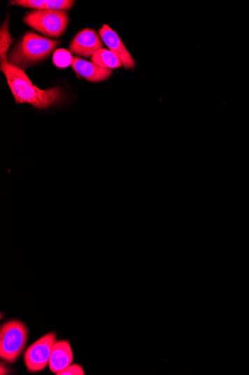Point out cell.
<instances>
[{
  "label": "cell",
  "mask_w": 249,
  "mask_h": 375,
  "mask_svg": "<svg viewBox=\"0 0 249 375\" xmlns=\"http://www.w3.org/2000/svg\"><path fill=\"white\" fill-rule=\"evenodd\" d=\"M92 62L107 69H116L122 67V64L115 54L109 50L100 49L92 57Z\"/></svg>",
  "instance_id": "30bf717a"
},
{
  "label": "cell",
  "mask_w": 249,
  "mask_h": 375,
  "mask_svg": "<svg viewBox=\"0 0 249 375\" xmlns=\"http://www.w3.org/2000/svg\"><path fill=\"white\" fill-rule=\"evenodd\" d=\"M71 66L76 74L90 82L104 81L112 74L111 70L101 68L94 62H90L78 57L73 58Z\"/></svg>",
  "instance_id": "9c48e42d"
},
{
  "label": "cell",
  "mask_w": 249,
  "mask_h": 375,
  "mask_svg": "<svg viewBox=\"0 0 249 375\" xmlns=\"http://www.w3.org/2000/svg\"><path fill=\"white\" fill-rule=\"evenodd\" d=\"M10 4L33 8L35 11L46 9V0H16V1H11Z\"/></svg>",
  "instance_id": "4fadbf2b"
},
{
  "label": "cell",
  "mask_w": 249,
  "mask_h": 375,
  "mask_svg": "<svg viewBox=\"0 0 249 375\" xmlns=\"http://www.w3.org/2000/svg\"><path fill=\"white\" fill-rule=\"evenodd\" d=\"M85 372L82 366L79 364H71L62 371H59L57 375H85Z\"/></svg>",
  "instance_id": "5bb4252c"
},
{
  "label": "cell",
  "mask_w": 249,
  "mask_h": 375,
  "mask_svg": "<svg viewBox=\"0 0 249 375\" xmlns=\"http://www.w3.org/2000/svg\"><path fill=\"white\" fill-rule=\"evenodd\" d=\"M99 35L109 50L116 55L124 68L127 69H134L135 62L131 53L115 30L105 25L99 29Z\"/></svg>",
  "instance_id": "52a82bcc"
},
{
  "label": "cell",
  "mask_w": 249,
  "mask_h": 375,
  "mask_svg": "<svg viewBox=\"0 0 249 375\" xmlns=\"http://www.w3.org/2000/svg\"><path fill=\"white\" fill-rule=\"evenodd\" d=\"M57 341V335L48 333L31 345L25 352L24 362L28 371L36 373L49 366L52 348Z\"/></svg>",
  "instance_id": "5b68a950"
},
{
  "label": "cell",
  "mask_w": 249,
  "mask_h": 375,
  "mask_svg": "<svg viewBox=\"0 0 249 375\" xmlns=\"http://www.w3.org/2000/svg\"><path fill=\"white\" fill-rule=\"evenodd\" d=\"M59 41H54L29 32L11 49L8 61L21 70L25 71L34 64L48 58L58 46Z\"/></svg>",
  "instance_id": "7a4b0ae2"
},
{
  "label": "cell",
  "mask_w": 249,
  "mask_h": 375,
  "mask_svg": "<svg viewBox=\"0 0 249 375\" xmlns=\"http://www.w3.org/2000/svg\"><path fill=\"white\" fill-rule=\"evenodd\" d=\"M24 21L29 27L45 36L59 38L65 32L69 23V17L65 12L58 11H33L27 14Z\"/></svg>",
  "instance_id": "277c9868"
},
{
  "label": "cell",
  "mask_w": 249,
  "mask_h": 375,
  "mask_svg": "<svg viewBox=\"0 0 249 375\" xmlns=\"http://www.w3.org/2000/svg\"><path fill=\"white\" fill-rule=\"evenodd\" d=\"M75 1L71 0H46V9L65 12L71 9L75 4Z\"/></svg>",
  "instance_id": "7c38bea8"
},
{
  "label": "cell",
  "mask_w": 249,
  "mask_h": 375,
  "mask_svg": "<svg viewBox=\"0 0 249 375\" xmlns=\"http://www.w3.org/2000/svg\"><path fill=\"white\" fill-rule=\"evenodd\" d=\"M73 58L69 50L59 49L53 54V62L58 68L65 69L72 64Z\"/></svg>",
  "instance_id": "8fae6325"
},
{
  "label": "cell",
  "mask_w": 249,
  "mask_h": 375,
  "mask_svg": "<svg viewBox=\"0 0 249 375\" xmlns=\"http://www.w3.org/2000/svg\"><path fill=\"white\" fill-rule=\"evenodd\" d=\"M73 362V353L71 346L67 340L56 341L49 362L50 371L57 374Z\"/></svg>",
  "instance_id": "ba28073f"
},
{
  "label": "cell",
  "mask_w": 249,
  "mask_h": 375,
  "mask_svg": "<svg viewBox=\"0 0 249 375\" xmlns=\"http://www.w3.org/2000/svg\"><path fill=\"white\" fill-rule=\"evenodd\" d=\"M7 53H0V70L5 74L15 102L29 104L36 109H46L62 104L65 100L59 86L41 90L34 85L24 70L8 61Z\"/></svg>",
  "instance_id": "6da1fadb"
},
{
  "label": "cell",
  "mask_w": 249,
  "mask_h": 375,
  "mask_svg": "<svg viewBox=\"0 0 249 375\" xmlns=\"http://www.w3.org/2000/svg\"><path fill=\"white\" fill-rule=\"evenodd\" d=\"M70 50L78 56L89 58L104 48V43L97 34L90 29H85L78 33L70 45Z\"/></svg>",
  "instance_id": "8992f818"
},
{
  "label": "cell",
  "mask_w": 249,
  "mask_h": 375,
  "mask_svg": "<svg viewBox=\"0 0 249 375\" xmlns=\"http://www.w3.org/2000/svg\"><path fill=\"white\" fill-rule=\"evenodd\" d=\"M0 373H1L2 375L8 374V370L7 369L6 367L5 368L3 367L2 363H1V371H0Z\"/></svg>",
  "instance_id": "9a60e30c"
},
{
  "label": "cell",
  "mask_w": 249,
  "mask_h": 375,
  "mask_svg": "<svg viewBox=\"0 0 249 375\" xmlns=\"http://www.w3.org/2000/svg\"><path fill=\"white\" fill-rule=\"evenodd\" d=\"M29 338L27 326L19 320H10L0 329V357L8 363L15 362L24 350Z\"/></svg>",
  "instance_id": "3957f363"
}]
</instances>
